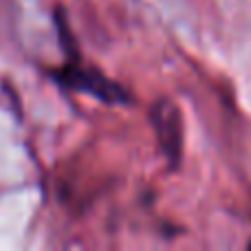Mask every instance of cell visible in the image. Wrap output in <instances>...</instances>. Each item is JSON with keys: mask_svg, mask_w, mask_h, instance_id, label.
I'll return each instance as SVG.
<instances>
[{"mask_svg": "<svg viewBox=\"0 0 251 251\" xmlns=\"http://www.w3.org/2000/svg\"><path fill=\"white\" fill-rule=\"evenodd\" d=\"M47 73L64 91L77 93V95H88L106 106H130L134 101L132 93L124 84H119L117 79H110L97 66L84 64V60H75V62L66 60L64 64L49 69Z\"/></svg>", "mask_w": 251, "mask_h": 251, "instance_id": "cell-1", "label": "cell"}, {"mask_svg": "<svg viewBox=\"0 0 251 251\" xmlns=\"http://www.w3.org/2000/svg\"><path fill=\"white\" fill-rule=\"evenodd\" d=\"M247 249H249V251H251V240H249V245H247Z\"/></svg>", "mask_w": 251, "mask_h": 251, "instance_id": "cell-4", "label": "cell"}, {"mask_svg": "<svg viewBox=\"0 0 251 251\" xmlns=\"http://www.w3.org/2000/svg\"><path fill=\"white\" fill-rule=\"evenodd\" d=\"M148 122L168 168L178 170L183 161V113L178 104L168 95L156 97L148 108Z\"/></svg>", "mask_w": 251, "mask_h": 251, "instance_id": "cell-2", "label": "cell"}, {"mask_svg": "<svg viewBox=\"0 0 251 251\" xmlns=\"http://www.w3.org/2000/svg\"><path fill=\"white\" fill-rule=\"evenodd\" d=\"M53 25H55L57 31V40H60V49L64 53V57L69 62L75 60H82V51H79V44L75 40V33L71 29V22H69V13L62 4H57L55 11H53Z\"/></svg>", "mask_w": 251, "mask_h": 251, "instance_id": "cell-3", "label": "cell"}]
</instances>
